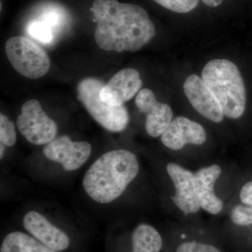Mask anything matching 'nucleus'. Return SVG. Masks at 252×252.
Wrapping results in <instances>:
<instances>
[{
    "label": "nucleus",
    "instance_id": "1",
    "mask_svg": "<svg viewBox=\"0 0 252 252\" xmlns=\"http://www.w3.org/2000/svg\"><path fill=\"white\" fill-rule=\"evenodd\" d=\"M91 11L97 23L94 39L109 51H137L155 36V26L138 5L118 0H94Z\"/></svg>",
    "mask_w": 252,
    "mask_h": 252
},
{
    "label": "nucleus",
    "instance_id": "2",
    "mask_svg": "<svg viewBox=\"0 0 252 252\" xmlns=\"http://www.w3.org/2000/svg\"><path fill=\"white\" fill-rule=\"evenodd\" d=\"M138 172L135 154L127 150L112 151L91 165L84 176L83 185L94 201L109 203L122 195Z\"/></svg>",
    "mask_w": 252,
    "mask_h": 252
},
{
    "label": "nucleus",
    "instance_id": "3",
    "mask_svg": "<svg viewBox=\"0 0 252 252\" xmlns=\"http://www.w3.org/2000/svg\"><path fill=\"white\" fill-rule=\"evenodd\" d=\"M202 78L220 103L223 115L238 119L246 107V90L241 73L231 61L213 60L207 63Z\"/></svg>",
    "mask_w": 252,
    "mask_h": 252
},
{
    "label": "nucleus",
    "instance_id": "4",
    "mask_svg": "<svg viewBox=\"0 0 252 252\" xmlns=\"http://www.w3.org/2000/svg\"><path fill=\"white\" fill-rule=\"evenodd\" d=\"M103 86L102 81L95 78L83 79L77 86L78 98L104 128L111 132H122L128 124V112L124 105H110L100 99L99 92Z\"/></svg>",
    "mask_w": 252,
    "mask_h": 252
},
{
    "label": "nucleus",
    "instance_id": "5",
    "mask_svg": "<svg viewBox=\"0 0 252 252\" xmlns=\"http://www.w3.org/2000/svg\"><path fill=\"white\" fill-rule=\"evenodd\" d=\"M5 51L12 67L23 77L36 79L49 72L51 61L46 51L27 37L9 38Z\"/></svg>",
    "mask_w": 252,
    "mask_h": 252
},
{
    "label": "nucleus",
    "instance_id": "6",
    "mask_svg": "<svg viewBox=\"0 0 252 252\" xmlns=\"http://www.w3.org/2000/svg\"><path fill=\"white\" fill-rule=\"evenodd\" d=\"M16 125L23 137L35 145L48 144L57 135L56 122L46 115L36 99L23 104Z\"/></svg>",
    "mask_w": 252,
    "mask_h": 252
},
{
    "label": "nucleus",
    "instance_id": "7",
    "mask_svg": "<svg viewBox=\"0 0 252 252\" xmlns=\"http://www.w3.org/2000/svg\"><path fill=\"white\" fill-rule=\"evenodd\" d=\"M92 146L87 142H72L67 135L46 144L43 154L46 158L61 164L64 170L73 171L82 166L90 157Z\"/></svg>",
    "mask_w": 252,
    "mask_h": 252
},
{
    "label": "nucleus",
    "instance_id": "8",
    "mask_svg": "<svg viewBox=\"0 0 252 252\" xmlns=\"http://www.w3.org/2000/svg\"><path fill=\"white\" fill-rule=\"evenodd\" d=\"M184 91L193 108L204 117L215 123L223 120V113L218 99L203 78L191 74L186 79Z\"/></svg>",
    "mask_w": 252,
    "mask_h": 252
},
{
    "label": "nucleus",
    "instance_id": "9",
    "mask_svg": "<svg viewBox=\"0 0 252 252\" xmlns=\"http://www.w3.org/2000/svg\"><path fill=\"white\" fill-rule=\"evenodd\" d=\"M142 84L138 71L133 68H126L114 74L104 85L99 92V97L110 105H124L140 91Z\"/></svg>",
    "mask_w": 252,
    "mask_h": 252
},
{
    "label": "nucleus",
    "instance_id": "10",
    "mask_svg": "<svg viewBox=\"0 0 252 252\" xmlns=\"http://www.w3.org/2000/svg\"><path fill=\"white\" fill-rule=\"evenodd\" d=\"M135 104L141 112L147 115L146 130L149 135L158 137L162 135L172 122V109L166 104L159 102L153 91L141 90L136 97Z\"/></svg>",
    "mask_w": 252,
    "mask_h": 252
},
{
    "label": "nucleus",
    "instance_id": "11",
    "mask_svg": "<svg viewBox=\"0 0 252 252\" xmlns=\"http://www.w3.org/2000/svg\"><path fill=\"white\" fill-rule=\"evenodd\" d=\"M167 173L175 185L176 193L172 200L185 214H195L200 206L195 187V174L175 162L167 164Z\"/></svg>",
    "mask_w": 252,
    "mask_h": 252
},
{
    "label": "nucleus",
    "instance_id": "12",
    "mask_svg": "<svg viewBox=\"0 0 252 252\" xmlns=\"http://www.w3.org/2000/svg\"><path fill=\"white\" fill-rule=\"evenodd\" d=\"M203 126L184 117L176 118L162 135V144L172 150H180L186 144L201 145L206 141Z\"/></svg>",
    "mask_w": 252,
    "mask_h": 252
},
{
    "label": "nucleus",
    "instance_id": "13",
    "mask_svg": "<svg viewBox=\"0 0 252 252\" xmlns=\"http://www.w3.org/2000/svg\"><path fill=\"white\" fill-rule=\"evenodd\" d=\"M23 225L36 240L56 251H63L69 247V237L38 212H28L23 219Z\"/></svg>",
    "mask_w": 252,
    "mask_h": 252
},
{
    "label": "nucleus",
    "instance_id": "14",
    "mask_svg": "<svg viewBox=\"0 0 252 252\" xmlns=\"http://www.w3.org/2000/svg\"><path fill=\"white\" fill-rule=\"evenodd\" d=\"M221 174V168L218 165L203 167L195 174V187L200 208L217 215L223 209V202L217 196L214 190L215 182Z\"/></svg>",
    "mask_w": 252,
    "mask_h": 252
},
{
    "label": "nucleus",
    "instance_id": "15",
    "mask_svg": "<svg viewBox=\"0 0 252 252\" xmlns=\"http://www.w3.org/2000/svg\"><path fill=\"white\" fill-rule=\"evenodd\" d=\"M0 252H59L46 246L36 239L22 232L15 231L6 235Z\"/></svg>",
    "mask_w": 252,
    "mask_h": 252
},
{
    "label": "nucleus",
    "instance_id": "16",
    "mask_svg": "<svg viewBox=\"0 0 252 252\" xmlns=\"http://www.w3.org/2000/svg\"><path fill=\"white\" fill-rule=\"evenodd\" d=\"M132 252H159L162 248L161 235L151 225L141 224L132 235Z\"/></svg>",
    "mask_w": 252,
    "mask_h": 252
},
{
    "label": "nucleus",
    "instance_id": "17",
    "mask_svg": "<svg viewBox=\"0 0 252 252\" xmlns=\"http://www.w3.org/2000/svg\"><path fill=\"white\" fill-rule=\"evenodd\" d=\"M30 35L44 44H49L54 39L53 28L44 21H34L28 28Z\"/></svg>",
    "mask_w": 252,
    "mask_h": 252
},
{
    "label": "nucleus",
    "instance_id": "18",
    "mask_svg": "<svg viewBox=\"0 0 252 252\" xmlns=\"http://www.w3.org/2000/svg\"><path fill=\"white\" fill-rule=\"evenodd\" d=\"M17 137L14 124L4 114H0V141L1 144L12 147L16 144Z\"/></svg>",
    "mask_w": 252,
    "mask_h": 252
},
{
    "label": "nucleus",
    "instance_id": "19",
    "mask_svg": "<svg viewBox=\"0 0 252 252\" xmlns=\"http://www.w3.org/2000/svg\"><path fill=\"white\" fill-rule=\"evenodd\" d=\"M165 9L180 14L190 12L195 9L199 0H154Z\"/></svg>",
    "mask_w": 252,
    "mask_h": 252
},
{
    "label": "nucleus",
    "instance_id": "20",
    "mask_svg": "<svg viewBox=\"0 0 252 252\" xmlns=\"http://www.w3.org/2000/svg\"><path fill=\"white\" fill-rule=\"evenodd\" d=\"M231 220L239 225H252V207L245 204L237 205L232 210Z\"/></svg>",
    "mask_w": 252,
    "mask_h": 252
},
{
    "label": "nucleus",
    "instance_id": "21",
    "mask_svg": "<svg viewBox=\"0 0 252 252\" xmlns=\"http://www.w3.org/2000/svg\"><path fill=\"white\" fill-rule=\"evenodd\" d=\"M175 252H220L218 248L213 245L189 242L181 244L177 247Z\"/></svg>",
    "mask_w": 252,
    "mask_h": 252
},
{
    "label": "nucleus",
    "instance_id": "22",
    "mask_svg": "<svg viewBox=\"0 0 252 252\" xmlns=\"http://www.w3.org/2000/svg\"><path fill=\"white\" fill-rule=\"evenodd\" d=\"M240 198L242 203L252 207V181L243 186L240 190Z\"/></svg>",
    "mask_w": 252,
    "mask_h": 252
},
{
    "label": "nucleus",
    "instance_id": "23",
    "mask_svg": "<svg viewBox=\"0 0 252 252\" xmlns=\"http://www.w3.org/2000/svg\"><path fill=\"white\" fill-rule=\"evenodd\" d=\"M201 1L210 7H217L222 4L223 0H201Z\"/></svg>",
    "mask_w": 252,
    "mask_h": 252
},
{
    "label": "nucleus",
    "instance_id": "24",
    "mask_svg": "<svg viewBox=\"0 0 252 252\" xmlns=\"http://www.w3.org/2000/svg\"><path fill=\"white\" fill-rule=\"evenodd\" d=\"M1 155H0V158L2 159L3 157H4V144H1Z\"/></svg>",
    "mask_w": 252,
    "mask_h": 252
}]
</instances>
